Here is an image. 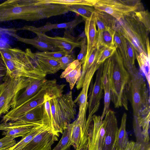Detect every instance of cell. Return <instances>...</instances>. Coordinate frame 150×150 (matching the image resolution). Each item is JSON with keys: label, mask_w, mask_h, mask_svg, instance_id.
Returning <instances> with one entry per match:
<instances>
[{"label": "cell", "mask_w": 150, "mask_h": 150, "mask_svg": "<svg viewBox=\"0 0 150 150\" xmlns=\"http://www.w3.org/2000/svg\"><path fill=\"white\" fill-rule=\"evenodd\" d=\"M130 77L129 99L133 113V127L143 132L150 127V96L146 84L136 67L128 71Z\"/></svg>", "instance_id": "1"}, {"label": "cell", "mask_w": 150, "mask_h": 150, "mask_svg": "<svg viewBox=\"0 0 150 150\" xmlns=\"http://www.w3.org/2000/svg\"><path fill=\"white\" fill-rule=\"evenodd\" d=\"M30 49L25 51L17 48H5L1 52L6 68V76L40 79L46 76L30 54Z\"/></svg>", "instance_id": "2"}, {"label": "cell", "mask_w": 150, "mask_h": 150, "mask_svg": "<svg viewBox=\"0 0 150 150\" xmlns=\"http://www.w3.org/2000/svg\"><path fill=\"white\" fill-rule=\"evenodd\" d=\"M48 11L47 4L42 0H8L0 4V22L38 21L46 18Z\"/></svg>", "instance_id": "3"}, {"label": "cell", "mask_w": 150, "mask_h": 150, "mask_svg": "<svg viewBox=\"0 0 150 150\" xmlns=\"http://www.w3.org/2000/svg\"><path fill=\"white\" fill-rule=\"evenodd\" d=\"M109 75L111 100L115 108L123 107L128 110L130 75L117 48L110 57Z\"/></svg>", "instance_id": "4"}, {"label": "cell", "mask_w": 150, "mask_h": 150, "mask_svg": "<svg viewBox=\"0 0 150 150\" xmlns=\"http://www.w3.org/2000/svg\"><path fill=\"white\" fill-rule=\"evenodd\" d=\"M52 115V133L58 137L63 134L68 125L75 117L76 113V105L73 99L72 92L50 99Z\"/></svg>", "instance_id": "5"}, {"label": "cell", "mask_w": 150, "mask_h": 150, "mask_svg": "<svg viewBox=\"0 0 150 150\" xmlns=\"http://www.w3.org/2000/svg\"><path fill=\"white\" fill-rule=\"evenodd\" d=\"M114 29L130 42L137 54L143 52L147 56L146 41L149 32L135 12L116 20Z\"/></svg>", "instance_id": "6"}, {"label": "cell", "mask_w": 150, "mask_h": 150, "mask_svg": "<svg viewBox=\"0 0 150 150\" xmlns=\"http://www.w3.org/2000/svg\"><path fill=\"white\" fill-rule=\"evenodd\" d=\"M66 85L57 84L56 80H47L41 89L33 97L23 104L10 110L3 117L1 122L6 123L14 121L20 116L42 104L47 93L63 90Z\"/></svg>", "instance_id": "7"}, {"label": "cell", "mask_w": 150, "mask_h": 150, "mask_svg": "<svg viewBox=\"0 0 150 150\" xmlns=\"http://www.w3.org/2000/svg\"><path fill=\"white\" fill-rule=\"evenodd\" d=\"M93 7L96 10L106 13L116 20L144 10L141 1L139 0H96Z\"/></svg>", "instance_id": "8"}, {"label": "cell", "mask_w": 150, "mask_h": 150, "mask_svg": "<svg viewBox=\"0 0 150 150\" xmlns=\"http://www.w3.org/2000/svg\"><path fill=\"white\" fill-rule=\"evenodd\" d=\"M107 123L106 115L103 119L94 115L88 134V150H102Z\"/></svg>", "instance_id": "9"}, {"label": "cell", "mask_w": 150, "mask_h": 150, "mask_svg": "<svg viewBox=\"0 0 150 150\" xmlns=\"http://www.w3.org/2000/svg\"><path fill=\"white\" fill-rule=\"evenodd\" d=\"M93 115H88L86 120L77 118L68 125L70 129L71 146L75 150L88 141L89 130L93 121Z\"/></svg>", "instance_id": "10"}, {"label": "cell", "mask_w": 150, "mask_h": 150, "mask_svg": "<svg viewBox=\"0 0 150 150\" xmlns=\"http://www.w3.org/2000/svg\"><path fill=\"white\" fill-rule=\"evenodd\" d=\"M70 32L66 30L63 37L59 36L51 37L45 34L36 33H35L42 40L49 44L59 49L60 50L66 52L67 54L72 53L76 47L81 48V41H79V38H75L71 35Z\"/></svg>", "instance_id": "11"}, {"label": "cell", "mask_w": 150, "mask_h": 150, "mask_svg": "<svg viewBox=\"0 0 150 150\" xmlns=\"http://www.w3.org/2000/svg\"><path fill=\"white\" fill-rule=\"evenodd\" d=\"M43 125L42 123H31L16 120L0 124V130L5 136L14 138L23 137L37 127Z\"/></svg>", "instance_id": "12"}, {"label": "cell", "mask_w": 150, "mask_h": 150, "mask_svg": "<svg viewBox=\"0 0 150 150\" xmlns=\"http://www.w3.org/2000/svg\"><path fill=\"white\" fill-rule=\"evenodd\" d=\"M100 65L97 63L87 71L84 77L82 90L74 100V103H76L79 106L77 117L78 119L83 120L86 119V112L88 106V90L93 77Z\"/></svg>", "instance_id": "13"}, {"label": "cell", "mask_w": 150, "mask_h": 150, "mask_svg": "<svg viewBox=\"0 0 150 150\" xmlns=\"http://www.w3.org/2000/svg\"><path fill=\"white\" fill-rule=\"evenodd\" d=\"M4 86L0 93V101L18 97L19 91L25 88L31 81L36 79L23 77H10L6 75Z\"/></svg>", "instance_id": "14"}, {"label": "cell", "mask_w": 150, "mask_h": 150, "mask_svg": "<svg viewBox=\"0 0 150 150\" xmlns=\"http://www.w3.org/2000/svg\"><path fill=\"white\" fill-rule=\"evenodd\" d=\"M103 63L101 64L98 69L96 80L93 83V79L90 84V88L88 97L89 100L88 102V115H94L98 110L100 101L103 95V88L101 85V79L103 71Z\"/></svg>", "instance_id": "15"}, {"label": "cell", "mask_w": 150, "mask_h": 150, "mask_svg": "<svg viewBox=\"0 0 150 150\" xmlns=\"http://www.w3.org/2000/svg\"><path fill=\"white\" fill-rule=\"evenodd\" d=\"M106 115L107 123L102 150H116L118 129L115 113L110 109Z\"/></svg>", "instance_id": "16"}, {"label": "cell", "mask_w": 150, "mask_h": 150, "mask_svg": "<svg viewBox=\"0 0 150 150\" xmlns=\"http://www.w3.org/2000/svg\"><path fill=\"white\" fill-rule=\"evenodd\" d=\"M58 137L47 129L34 137L21 150H51L52 145Z\"/></svg>", "instance_id": "17"}, {"label": "cell", "mask_w": 150, "mask_h": 150, "mask_svg": "<svg viewBox=\"0 0 150 150\" xmlns=\"http://www.w3.org/2000/svg\"><path fill=\"white\" fill-rule=\"evenodd\" d=\"M121 41L114 46L119 50L125 67L129 71L136 67L135 61L137 52L130 42L121 35Z\"/></svg>", "instance_id": "18"}, {"label": "cell", "mask_w": 150, "mask_h": 150, "mask_svg": "<svg viewBox=\"0 0 150 150\" xmlns=\"http://www.w3.org/2000/svg\"><path fill=\"white\" fill-rule=\"evenodd\" d=\"M82 21V20L76 18L68 22L54 24L47 22L45 25L42 26L36 27L32 26L25 25L22 28L16 29V31L24 30L29 31L35 33H38L45 34V33L53 29L64 28L71 32Z\"/></svg>", "instance_id": "19"}, {"label": "cell", "mask_w": 150, "mask_h": 150, "mask_svg": "<svg viewBox=\"0 0 150 150\" xmlns=\"http://www.w3.org/2000/svg\"><path fill=\"white\" fill-rule=\"evenodd\" d=\"M110 59H106L103 63V71L101 79V85L104 93V107L100 116L103 119L109 109L110 101V85L109 75Z\"/></svg>", "instance_id": "20"}, {"label": "cell", "mask_w": 150, "mask_h": 150, "mask_svg": "<svg viewBox=\"0 0 150 150\" xmlns=\"http://www.w3.org/2000/svg\"><path fill=\"white\" fill-rule=\"evenodd\" d=\"M82 65L79 61L75 59L62 73L61 78H64L69 85L71 90L79 80L81 75Z\"/></svg>", "instance_id": "21"}, {"label": "cell", "mask_w": 150, "mask_h": 150, "mask_svg": "<svg viewBox=\"0 0 150 150\" xmlns=\"http://www.w3.org/2000/svg\"><path fill=\"white\" fill-rule=\"evenodd\" d=\"M85 22L84 33L87 42V55L92 48L96 46L97 44L98 34L94 12Z\"/></svg>", "instance_id": "22"}, {"label": "cell", "mask_w": 150, "mask_h": 150, "mask_svg": "<svg viewBox=\"0 0 150 150\" xmlns=\"http://www.w3.org/2000/svg\"><path fill=\"white\" fill-rule=\"evenodd\" d=\"M47 80L44 78L31 81L25 91L18 97L14 108L23 104L35 95L41 89Z\"/></svg>", "instance_id": "23"}, {"label": "cell", "mask_w": 150, "mask_h": 150, "mask_svg": "<svg viewBox=\"0 0 150 150\" xmlns=\"http://www.w3.org/2000/svg\"><path fill=\"white\" fill-rule=\"evenodd\" d=\"M16 33V32H9L8 34L19 41L32 45L38 50L43 52L60 50L58 48L45 42L38 37L30 39L25 38L18 36Z\"/></svg>", "instance_id": "24"}, {"label": "cell", "mask_w": 150, "mask_h": 150, "mask_svg": "<svg viewBox=\"0 0 150 150\" xmlns=\"http://www.w3.org/2000/svg\"><path fill=\"white\" fill-rule=\"evenodd\" d=\"M33 54L40 68L46 75L54 74L61 69V65L57 60L44 57L33 52Z\"/></svg>", "instance_id": "25"}, {"label": "cell", "mask_w": 150, "mask_h": 150, "mask_svg": "<svg viewBox=\"0 0 150 150\" xmlns=\"http://www.w3.org/2000/svg\"><path fill=\"white\" fill-rule=\"evenodd\" d=\"M94 14L98 33L108 28H114L116 19L113 17L106 13L96 10Z\"/></svg>", "instance_id": "26"}, {"label": "cell", "mask_w": 150, "mask_h": 150, "mask_svg": "<svg viewBox=\"0 0 150 150\" xmlns=\"http://www.w3.org/2000/svg\"><path fill=\"white\" fill-rule=\"evenodd\" d=\"M43 109V103L20 116L14 121L18 120L27 122L42 123Z\"/></svg>", "instance_id": "27"}, {"label": "cell", "mask_w": 150, "mask_h": 150, "mask_svg": "<svg viewBox=\"0 0 150 150\" xmlns=\"http://www.w3.org/2000/svg\"><path fill=\"white\" fill-rule=\"evenodd\" d=\"M127 115L123 114L120 128L118 129L116 150H122L127 146L129 141L126 130Z\"/></svg>", "instance_id": "28"}, {"label": "cell", "mask_w": 150, "mask_h": 150, "mask_svg": "<svg viewBox=\"0 0 150 150\" xmlns=\"http://www.w3.org/2000/svg\"><path fill=\"white\" fill-rule=\"evenodd\" d=\"M115 31L114 28H110L98 33L96 47L98 48L103 46L115 47L113 43Z\"/></svg>", "instance_id": "29"}, {"label": "cell", "mask_w": 150, "mask_h": 150, "mask_svg": "<svg viewBox=\"0 0 150 150\" xmlns=\"http://www.w3.org/2000/svg\"><path fill=\"white\" fill-rule=\"evenodd\" d=\"M45 129H47L44 125L37 127L8 150H21L34 137Z\"/></svg>", "instance_id": "30"}, {"label": "cell", "mask_w": 150, "mask_h": 150, "mask_svg": "<svg viewBox=\"0 0 150 150\" xmlns=\"http://www.w3.org/2000/svg\"><path fill=\"white\" fill-rule=\"evenodd\" d=\"M136 59L137 61L140 69L146 76L149 87L150 88V58L144 53L141 52L139 54H136Z\"/></svg>", "instance_id": "31"}, {"label": "cell", "mask_w": 150, "mask_h": 150, "mask_svg": "<svg viewBox=\"0 0 150 150\" xmlns=\"http://www.w3.org/2000/svg\"><path fill=\"white\" fill-rule=\"evenodd\" d=\"M70 11L81 16L85 21L90 17L96 9L93 6L83 5L69 6Z\"/></svg>", "instance_id": "32"}, {"label": "cell", "mask_w": 150, "mask_h": 150, "mask_svg": "<svg viewBox=\"0 0 150 150\" xmlns=\"http://www.w3.org/2000/svg\"><path fill=\"white\" fill-rule=\"evenodd\" d=\"M62 134L57 144L51 150H70L71 145L70 139V129L68 125Z\"/></svg>", "instance_id": "33"}, {"label": "cell", "mask_w": 150, "mask_h": 150, "mask_svg": "<svg viewBox=\"0 0 150 150\" xmlns=\"http://www.w3.org/2000/svg\"><path fill=\"white\" fill-rule=\"evenodd\" d=\"M96 0H45L47 3L71 6L83 5L93 6Z\"/></svg>", "instance_id": "34"}, {"label": "cell", "mask_w": 150, "mask_h": 150, "mask_svg": "<svg viewBox=\"0 0 150 150\" xmlns=\"http://www.w3.org/2000/svg\"><path fill=\"white\" fill-rule=\"evenodd\" d=\"M117 48L103 46L99 48L97 63L101 64L107 59L111 57L116 51Z\"/></svg>", "instance_id": "35"}, {"label": "cell", "mask_w": 150, "mask_h": 150, "mask_svg": "<svg viewBox=\"0 0 150 150\" xmlns=\"http://www.w3.org/2000/svg\"><path fill=\"white\" fill-rule=\"evenodd\" d=\"M18 97L0 101V117L8 112L9 110L15 107Z\"/></svg>", "instance_id": "36"}, {"label": "cell", "mask_w": 150, "mask_h": 150, "mask_svg": "<svg viewBox=\"0 0 150 150\" xmlns=\"http://www.w3.org/2000/svg\"><path fill=\"white\" fill-rule=\"evenodd\" d=\"M139 21L144 25L148 31H150V16L149 11L146 10L135 12Z\"/></svg>", "instance_id": "37"}, {"label": "cell", "mask_w": 150, "mask_h": 150, "mask_svg": "<svg viewBox=\"0 0 150 150\" xmlns=\"http://www.w3.org/2000/svg\"><path fill=\"white\" fill-rule=\"evenodd\" d=\"M35 54L44 57L57 60L65 56L67 53L61 50L57 51L38 52Z\"/></svg>", "instance_id": "38"}, {"label": "cell", "mask_w": 150, "mask_h": 150, "mask_svg": "<svg viewBox=\"0 0 150 150\" xmlns=\"http://www.w3.org/2000/svg\"><path fill=\"white\" fill-rule=\"evenodd\" d=\"M16 143L14 138L5 136L0 139V150H8Z\"/></svg>", "instance_id": "39"}, {"label": "cell", "mask_w": 150, "mask_h": 150, "mask_svg": "<svg viewBox=\"0 0 150 150\" xmlns=\"http://www.w3.org/2000/svg\"><path fill=\"white\" fill-rule=\"evenodd\" d=\"M73 53L67 54L62 57L57 59L61 66V69L65 70L69 65L75 60Z\"/></svg>", "instance_id": "40"}, {"label": "cell", "mask_w": 150, "mask_h": 150, "mask_svg": "<svg viewBox=\"0 0 150 150\" xmlns=\"http://www.w3.org/2000/svg\"><path fill=\"white\" fill-rule=\"evenodd\" d=\"M81 50L78 55L77 59L81 62L85 58L87 52V45L86 37L83 38L81 40Z\"/></svg>", "instance_id": "41"}, {"label": "cell", "mask_w": 150, "mask_h": 150, "mask_svg": "<svg viewBox=\"0 0 150 150\" xmlns=\"http://www.w3.org/2000/svg\"><path fill=\"white\" fill-rule=\"evenodd\" d=\"M122 150H145L141 144L132 141H129L126 147Z\"/></svg>", "instance_id": "42"}, {"label": "cell", "mask_w": 150, "mask_h": 150, "mask_svg": "<svg viewBox=\"0 0 150 150\" xmlns=\"http://www.w3.org/2000/svg\"><path fill=\"white\" fill-rule=\"evenodd\" d=\"M7 69L6 66L0 54V78L5 75H6Z\"/></svg>", "instance_id": "43"}, {"label": "cell", "mask_w": 150, "mask_h": 150, "mask_svg": "<svg viewBox=\"0 0 150 150\" xmlns=\"http://www.w3.org/2000/svg\"><path fill=\"white\" fill-rule=\"evenodd\" d=\"M15 31V28H0V33H5L6 34L10 32H14Z\"/></svg>", "instance_id": "44"}, {"label": "cell", "mask_w": 150, "mask_h": 150, "mask_svg": "<svg viewBox=\"0 0 150 150\" xmlns=\"http://www.w3.org/2000/svg\"><path fill=\"white\" fill-rule=\"evenodd\" d=\"M88 149V140L83 144L76 150H87Z\"/></svg>", "instance_id": "45"}, {"label": "cell", "mask_w": 150, "mask_h": 150, "mask_svg": "<svg viewBox=\"0 0 150 150\" xmlns=\"http://www.w3.org/2000/svg\"><path fill=\"white\" fill-rule=\"evenodd\" d=\"M146 48H147V56L149 58H150V48L149 38H148L146 40Z\"/></svg>", "instance_id": "46"}, {"label": "cell", "mask_w": 150, "mask_h": 150, "mask_svg": "<svg viewBox=\"0 0 150 150\" xmlns=\"http://www.w3.org/2000/svg\"><path fill=\"white\" fill-rule=\"evenodd\" d=\"M11 47L10 45L0 39V49L6 48Z\"/></svg>", "instance_id": "47"}, {"label": "cell", "mask_w": 150, "mask_h": 150, "mask_svg": "<svg viewBox=\"0 0 150 150\" xmlns=\"http://www.w3.org/2000/svg\"><path fill=\"white\" fill-rule=\"evenodd\" d=\"M4 86L3 83L0 84V93L3 88Z\"/></svg>", "instance_id": "48"}, {"label": "cell", "mask_w": 150, "mask_h": 150, "mask_svg": "<svg viewBox=\"0 0 150 150\" xmlns=\"http://www.w3.org/2000/svg\"><path fill=\"white\" fill-rule=\"evenodd\" d=\"M145 150H150V147H149L148 148L146 149Z\"/></svg>", "instance_id": "49"}, {"label": "cell", "mask_w": 150, "mask_h": 150, "mask_svg": "<svg viewBox=\"0 0 150 150\" xmlns=\"http://www.w3.org/2000/svg\"><path fill=\"white\" fill-rule=\"evenodd\" d=\"M87 150H88V149Z\"/></svg>", "instance_id": "50"}]
</instances>
